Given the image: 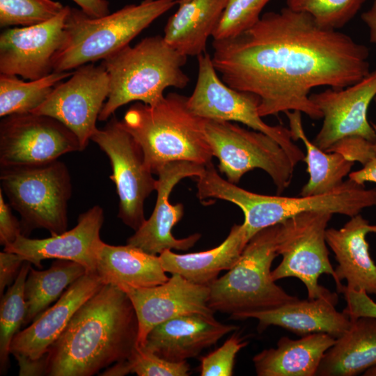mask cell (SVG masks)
I'll return each instance as SVG.
<instances>
[{
	"label": "cell",
	"mask_w": 376,
	"mask_h": 376,
	"mask_svg": "<svg viewBox=\"0 0 376 376\" xmlns=\"http://www.w3.org/2000/svg\"><path fill=\"white\" fill-rule=\"evenodd\" d=\"M212 47L222 81L256 95L261 117L298 111L322 118L310 98L313 88H344L370 72L366 45L287 6L264 13L233 38L213 40Z\"/></svg>",
	"instance_id": "obj_1"
},
{
	"label": "cell",
	"mask_w": 376,
	"mask_h": 376,
	"mask_svg": "<svg viewBox=\"0 0 376 376\" xmlns=\"http://www.w3.org/2000/svg\"><path fill=\"white\" fill-rule=\"evenodd\" d=\"M139 322L119 287L104 284L75 312L46 354L49 376H92L127 359L137 345Z\"/></svg>",
	"instance_id": "obj_2"
},
{
	"label": "cell",
	"mask_w": 376,
	"mask_h": 376,
	"mask_svg": "<svg viewBox=\"0 0 376 376\" xmlns=\"http://www.w3.org/2000/svg\"><path fill=\"white\" fill-rule=\"evenodd\" d=\"M197 196L229 201L238 206L244 217L242 223L249 240L258 231L306 212H325L352 217L363 209L376 206V187L350 179L324 194L288 197L252 192L221 178L212 162L196 178Z\"/></svg>",
	"instance_id": "obj_3"
},
{
	"label": "cell",
	"mask_w": 376,
	"mask_h": 376,
	"mask_svg": "<svg viewBox=\"0 0 376 376\" xmlns=\"http://www.w3.org/2000/svg\"><path fill=\"white\" fill-rule=\"evenodd\" d=\"M187 97L170 93L152 105L137 102L120 120L141 147L153 174L172 162L203 166L212 162L214 156L205 133V119L190 111Z\"/></svg>",
	"instance_id": "obj_4"
},
{
	"label": "cell",
	"mask_w": 376,
	"mask_h": 376,
	"mask_svg": "<svg viewBox=\"0 0 376 376\" xmlns=\"http://www.w3.org/2000/svg\"><path fill=\"white\" fill-rule=\"evenodd\" d=\"M187 59L162 36L146 37L103 59L101 64L108 75L109 91L98 120H107L130 102L155 104L164 97L167 88H185L189 82L182 70Z\"/></svg>",
	"instance_id": "obj_5"
},
{
	"label": "cell",
	"mask_w": 376,
	"mask_h": 376,
	"mask_svg": "<svg viewBox=\"0 0 376 376\" xmlns=\"http://www.w3.org/2000/svg\"><path fill=\"white\" fill-rule=\"evenodd\" d=\"M178 0H143L99 17L70 8L65 37L53 58V71L65 72L104 59L125 46Z\"/></svg>",
	"instance_id": "obj_6"
},
{
	"label": "cell",
	"mask_w": 376,
	"mask_h": 376,
	"mask_svg": "<svg viewBox=\"0 0 376 376\" xmlns=\"http://www.w3.org/2000/svg\"><path fill=\"white\" fill-rule=\"evenodd\" d=\"M280 224L256 233L236 264L210 286L208 306L214 312L239 315L277 308L298 298L276 284L271 267L279 256Z\"/></svg>",
	"instance_id": "obj_7"
},
{
	"label": "cell",
	"mask_w": 376,
	"mask_h": 376,
	"mask_svg": "<svg viewBox=\"0 0 376 376\" xmlns=\"http://www.w3.org/2000/svg\"><path fill=\"white\" fill-rule=\"evenodd\" d=\"M0 168L1 189L21 217L22 235L37 228L52 235L67 230L72 183L63 162Z\"/></svg>",
	"instance_id": "obj_8"
},
{
	"label": "cell",
	"mask_w": 376,
	"mask_h": 376,
	"mask_svg": "<svg viewBox=\"0 0 376 376\" xmlns=\"http://www.w3.org/2000/svg\"><path fill=\"white\" fill-rule=\"evenodd\" d=\"M205 133L218 168L227 180L237 185L254 169L265 171L278 194L291 183L295 166L281 145L269 136L228 121L205 120Z\"/></svg>",
	"instance_id": "obj_9"
},
{
	"label": "cell",
	"mask_w": 376,
	"mask_h": 376,
	"mask_svg": "<svg viewBox=\"0 0 376 376\" xmlns=\"http://www.w3.org/2000/svg\"><path fill=\"white\" fill-rule=\"evenodd\" d=\"M198 57V76L187 105L195 115L205 119L240 122L276 141L295 166L303 162L304 152L294 143L290 131L282 125L272 126L259 114L260 98L255 94L234 89L220 79L212 57L205 52Z\"/></svg>",
	"instance_id": "obj_10"
},
{
	"label": "cell",
	"mask_w": 376,
	"mask_h": 376,
	"mask_svg": "<svg viewBox=\"0 0 376 376\" xmlns=\"http://www.w3.org/2000/svg\"><path fill=\"white\" fill-rule=\"evenodd\" d=\"M331 217L332 214L325 212H306L280 224L277 253L282 260L272 271L274 281L297 278L306 288L311 299L334 294L318 283L322 274L330 275L336 281L326 241Z\"/></svg>",
	"instance_id": "obj_11"
},
{
	"label": "cell",
	"mask_w": 376,
	"mask_h": 376,
	"mask_svg": "<svg viewBox=\"0 0 376 376\" xmlns=\"http://www.w3.org/2000/svg\"><path fill=\"white\" fill-rule=\"evenodd\" d=\"M108 157L118 196V217L134 231L146 220L144 203L156 191L157 179L146 166L143 153L133 136L113 116L91 137Z\"/></svg>",
	"instance_id": "obj_12"
},
{
	"label": "cell",
	"mask_w": 376,
	"mask_h": 376,
	"mask_svg": "<svg viewBox=\"0 0 376 376\" xmlns=\"http://www.w3.org/2000/svg\"><path fill=\"white\" fill-rule=\"evenodd\" d=\"M109 91V77L103 65L87 63L76 68L68 81L58 84L31 113L61 122L76 135L83 150L98 129L96 122Z\"/></svg>",
	"instance_id": "obj_13"
},
{
	"label": "cell",
	"mask_w": 376,
	"mask_h": 376,
	"mask_svg": "<svg viewBox=\"0 0 376 376\" xmlns=\"http://www.w3.org/2000/svg\"><path fill=\"white\" fill-rule=\"evenodd\" d=\"M81 150L76 135L49 116L13 114L1 120L0 166L43 164Z\"/></svg>",
	"instance_id": "obj_14"
},
{
	"label": "cell",
	"mask_w": 376,
	"mask_h": 376,
	"mask_svg": "<svg viewBox=\"0 0 376 376\" xmlns=\"http://www.w3.org/2000/svg\"><path fill=\"white\" fill-rule=\"evenodd\" d=\"M375 96L376 69L348 87L329 88L311 94V100L321 111L323 118L313 142L324 151L349 136L375 142L376 134L368 120V110Z\"/></svg>",
	"instance_id": "obj_15"
},
{
	"label": "cell",
	"mask_w": 376,
	"mask_h": 376,
	"mask_svg": "<svg viewBox=\"0 0 376 376\" xmlns=\"http://www.w3.org/2000/svg\"><path fill=\"white\" fill-rule=\"evenodd\" d=\"M70 10L38 24L9 28L0 35V73L35 80L53 72V58L65 37Z\"/></svg>",
	"instance_id": "obj_16"
},
{
	"label": "cell",
	"mask_w": 376,
	"mask_h": 376,
	"mask_svg": "<svg viewBox=\"0 0 376 376\" xmlns=\"http://www.w3.org/2000/svg\"><path fill=\"white\" fill-rule=\"evenodd\" d=\"M204 169L205 166L188 161L172 162L159 169L157 173V201L152 213L127 240V244L152 255H159L166 250L186 251L194 246L201 238L200 233L182 239L173 235V228L183 217L184 206L182 203L172 204L169 196L181 180L197 178Z\"/></svg>",
	"instance_id": "obj_17"
},
{
	"label": "cell",
	"mask_w": 376,
	"mask_h": 376,
	"mask_svg": "<svg viewBox=\"0 0 376 376\" xmlns=\"http://www.w3.org/2000/svg\"><path fill=\"white\" fill-rule=\"evenodd\" d=\"M104 211L95 205L79 216L71 230L43 239H31L21 234L3 250L18 254L24 261L42 268L45 259L71 260L79 263L86 274H96L100 251L104 244L100 233Z\"/></svg>",
	"instance_id": "obj_18"
},
{
	"label": "cell",
	"mask_w": 376,
	"mask_h": 376,
	"mask_svg": "<svg viewBox=\"0 0 376 376\" xmlns=\"http://www.w3.org/2000/svg\"><path fill=\"white\" fill-rule=\"evenodd\" d=\"M129 297L139 322L137 346H144L148 333L157 325L190 313L214 315L208 306L210 288L194 283L178 274L150 288L119 287Z\"/></svg>",
	"instance_id": "obj_19"
},
{
	"label": "cell",
	"mask_w": 376,
	"mask_h": 376,
	"mask_svg": "<svg viewBox=\"0 0 376 376\" xmlns=\"http://www.w3.org/2000/svg\"><path fill=\"white\" fill-rule=\"evenodd\" d=\"M104 284L96 274H85L71 284L56 302L14 336L10 354L37 359L45 357L77 309Z\"/></svg>",
	"instance_id": "obj_20"
},
{
	"label": "cell",
	"mask_w": 376,
	"mask_h": 376,
	"mask_svg": "<svg viewBox=\"0 0 376 376\" xmlns=\"http://www.w3.org/2000/svg\"><path fill=\"white\" fill-rule=\"evenodd\" d=\"M237 328L219 322L214 315H182L155 327L144 346L166 360L180 362L197 357Z\"/></svg>",
	"instance_id": "obj_21"
},
{
	"label": "cell",
	"mask_w": 376,
	"mask_h": 376,
	"mask_svg": "<svg viewBox=\"0 0 376 376\" xmlns=\"http://www.w3.org/2000/svg\"><path fill=\"white\" fill-rule=\"evenodd\" d=\"M376 233V225H371L359 214L340 228H327L326 241L337 261L335 269L336 285L341 293L344 287L366 291L376 296V264L370 256L366 236Z\"/></svg>",
	"instance_id": "obj_22"
},
{
	"label": "cell",
	"mask_w": 376,
	"mask_h": 376,
	"mask_svg": "<svg viewBox=\"0 0 376 376\" xmlns=\"http://www.w3.org/2000/svg\"><path fill=\"white\" fill-rule=\"evenodd\" d=\"M338 295L315 299H299L269 310L237 316L234 320L255 318L258 331L262 332L271 325L281 327L298 336L325 333L336 339L350 327L352 320L343 311L336 309Z\"/></svg>",
	"instance_id": "obj_23"
},
{
	"label": "cell",
	"mask_w": 376,
	"mask_h": 376,
	"mask_svg": "<svg viewBox=\"0 0 376 376\" xmlns=\"http://www.w3.org/2000/svg\"><path fill=\"white\" fill-rule=\"evenodd\" d=\"M336 338L314 333L292 339L283 336L276 347L265 349L253 357L258 376H315L326 352Z\"/></svg>",
	"instance_id": "obj_24"
},
{
	"label": "cell",
	"mask_w": 376,
	"mask_h": 376,
	"mask_svg": "<svg viewBox=\"0 0 376 376\" xmlns=\"http://www.w3.org/2000/svg\"><path fill=\"white\" fill-rule=\"evenodd\" d=\"M249 240L243 224H234L224 242L213 249L185 254L166 250L159 256L166 272L178 274L194 283L209 287L221 271L229 270L236 264Z\"/></svg>",
	"instance_id": "obj_25"
},
{
	"label": "cell",
	"mask_w": 376,
	"mask_h": 376,
	"mask_svg": "<svg viewBox=\"0 0 376 376\" xmlns=\"http://www.w3.org/2000/svg\"><path fill=\"white\" fill-rule=\"evenodd\" d=\"M228 0H178V8L164 27V38L186 56L205 52L207 39L218 24Z\"/></svg>",
	"instance_id": "obj_26"
},
{
	"label": "cell",
	"mask_w": 376,
	"mask_h": 376,
	"mask_svg": "<svg viewBox=\"0 0 376 376\" xmlns=\"http://www.w3.org/2000/svg\"><path fill=\"white\" fill-rule=\"evenodd\" d=\"M96 274L104 284L134 288L153 287L169 279L159 256L131 244L104 243L96 265Z\"/></svg>",
	"instance_id": "obj_27"
},
{
	"label": "cell",
	"mask_w": 376,
	"mask_h": 376,
	"mask_svg": "<svg viewBox=\"0 0 376 376\" xmlns=\"http://www.w3.org/2000/svg\"><path fill=\"white\" fill-rule=\"evenodd\" d=\"M349 329L326 352L318 376H356L376 366V318L351 320Z\"/></svg>",
	"instance_id": "obj_28"
},
{
	"label": "cell",
	"mask_w": 376,
	"mask_h": 376,
	"mask_svg": "<svg viewBox=\"0 0 376 376\" xmlns=\"http://www.w3.org/2000/svg\"><path fill=\"white\" fill-rule=\"evenodd\" d=\"M293 141L300 139L306 150L304 162L307 164L309 179L301 191V196L329 193L343 185L354 164L337 152H327L311 141L304 132L301 113L290 111L285 113Z\"/></svg>",
	"instance_id": "obj_29"
},
{
	"label": "cell",
	"mask_w": 376,
	"mask_h": 376,
	"mask_svg": "<svg viewBox=\"0 0 376 376\" xmlns=\"http://www.w3.org/2000/svg\"><path fill=\"white\" fill-rule=\"evenodd\" d=\"M85 274L84 266L66 260L58 259L45 270H36L31 266L24 284L26 315L23 326L49 308L65 290Z\"/></svg>",
	"instance_id": "obj_30"
},
{
	"label": "cell",
	"mask_w": 376,
	"mask_h": 376,
	"mask_svg": "<svg viewBox=\"0 0 376 376\" xmlns=\"http://www.w3.org/2000/svg\"><path fill=\"white\" fill-rule=\"evenodd\" d=\"M73 72H54L24 81L17 75L0 74V116L31 113L41 105L53 88Z\"/></svg>",
	"instance_id": "obj_31"
},
{
	"label": "cell",
	"mask_w": 376,
	"mask_h": 376,
	"mask_svg": "<svg viewBox=\"0 0 376 376\" xmlns=\"http://www.w3.org/2000/svg\"><path fill=\"white\" fill-rule=\"evenodd\" d=\"M24 261L17 277L1 296L0 305V369L3 374L8 367L10 345L15 334L24 325L26 315L24 284L31 267Z\"/></svg>",
	"instance_id": "obj_32"
},
{
	"label": "cell",
	"mask_w": 376,
	"mask_h": 376,
	"mask_svg": "<svg viewBox=\"0 0 376 376\" xmlns=\"http://www.w3.org/2000/svg\"><path fill=\"white\" fill-rule=\"evenodd\" d=\"M366 0H287L290 9L307 13L321 26L338 30L345 26Z\"/></svg>",
	"instance_id": "obj_33"
},
{
	"label": "cell",
	"mask_w": 376,
	"mask_h": 376,
	"mask_svg": "<svg viewBox=\"0 0 376 376\" xmlns=\"http://www.w3.org/2000/svg\"><path fill=\"white\" fill-rule=\"evenodd\" d=\"M65 6L53 0H0V26H29L47 22Z\"/></svg>",
	"instance_id": "obj_34"
},
{
	"label": "cell",
	"mask_w": 376,
	"mask_h": 376,
	"mask_svg": "<svg viewBox=\"0 0 376 376\" xmlns=\"http://www.w3.org/2000/svg\"><path fill=\"white\" fill-rule=\"evenodd\" d=\"M270 0H228L212 37L214 40L233 38L251 27Z\"/></svg>",
	"instance_id": "obj_35"
},
{
	"label": "cell",
	"mask_w": 376,
	"mask_h": 376,
	"mask_svg": "<svg viewBox=\"0 0 376 376\" xmlns=\"http://www.w3.org/2000/svg\"><path fill=\"white\" fill-rule=\"evenodd\" d=\"M127 360L131 373L138 376H187L190 374V366L187 361H170L145 346L136 345Z\"/></svg>",
	"instance_id": "obj_36"
},
{
	"label": "cell",
	"mask_w": 376,
	"mask_h": 376,
	"mask_svg": "<svg viewBox=\"0 0 376 376\" xmlns=\"http://www.w3.org/2000/svg\"><path fill=\"white\" fill-rule=\"evenodd\" d=\"M248 342L234 334L221 346L200 359L201 376H231L235 357Z\"/></svg>",
	"instance_id": "obj_37"
},
{
	"label": "cell",
	"mask_w": 376,
	"mask_h": 376,
	"mask_svg": "<svg viewBox=\"0 0 376 376\" xmlns=\"http://www.w3.org/2000/svg\"><path fill=\"white\" fill-rule=\"evenodd\" d=\"M373 143L362 137L349 136L338 141L327 152H339L348 160L363 165L375 156Z\"/></svg>",
	"instance_id": "obj_38"
},
{
	"label": "cell",
	"mask_w": 376,
	"mask_h": 376,
	"mask_svg": "<svg viewBox=\"0 0 376 376\" xmlns=\"http://www.w3.org/2000/svg\"><path fill=\"white\" fill-rule=\"evenodd\" d=\"M341 293L346 301V307L343 312L350 320L363 316L376 318V302L366 291L349 289L344 285Z\"/></svg>",
	"instance_id": "obj_39"
},
{
	"label": "cell",
	"mask_w": 376,
	"mask_h": 376,
	"mask_svg": "<svg viewBox=\"0 0 376 376\" xmlns=\"http://www.w3.org/2000/svg\"><path fill=\"white\" fill-rule=\"evenodd\" d=\"M11 208L0 189V244L3 246L13 243L22 234L21 223L13 214Z\"/></svg>",
	"instance_id": "obj_40"
},
{
	"label": "cell",
	"mask_w": 376,
	"mask_h": 376,
	"mask_svg": "<svg viewBox=\"0 0 376 376\" xmlns=\"http://www.w3.org/2000/svg\"><path fill=\"white\" fill-rule=\"evenodd\" d=\"M24 260L17 253L3 251L0 253V295L6 287L15 281Z\"/></svg>",
	"instance_id": "obj_41"
},
{
	"label": "cell",
	"mask_w": 376,
	"mask_h": 376,
	"mask_svg": "<svg viewBox=\"0 0 376 376\" xmlns=\"http://www.w3.org/2000/svg\"><path fill=\"white\" fill-rule=\"evenodd\" d=\"M19 365V375L39 376L46 375L47 360L46 355L37 359H30L23 356L15 357Z\"/></svg>",
	"instance_id": "obj_42"
},
{
	"label": "cell",
	"mask_w": 376,
	"mask_h": 376,
	"mask_svg": "<svg viewBox=\"0 0 376 376\" xmlns=\"http://www.w3.org/2000/svg\"><path fill=\"white\" fill-rule=\"evenodd\" d=\"M81 10L93 17H99L109 13V3L107 0H72Z\"/></svg>",
	"instance_id": "obj_43"
},
{
	"label": "cell",
	"mask_w": 376,
	"mask_h": 376,
	"mask_svg": "<svg viewBox=\"0 0 376 376\" xmlns=\"http://www.w3.org/2000/svg\"><path fill=\"white\" fill-rule=\"evenodd\" d=\"M349 179L364 185L366 182L376 183V156L369 159L363 167L357 171L350 172Z\"/></svg>",
	"instance_id": "obj_44"
},
{
	"label": "cell",
	"mask_w": 376,
	"mask_h": 376,
	"mask_svg": "<svg viewBox=\"0 0 376 376\" xmlns=\"http://www.w3.org/2000/svg\"><path fill=\"white\" fill-rule=\"evenodd\" d=\"M131 373V368L127 359L116 362L112 366L105 368L100 374L103 376H123Z\"/></svg>",
	"instance_id": "obj_45"
},
{
	"label": "cell",
	"mask_w": 376,
	"mask_h": 376,
	"mask_svg": "<svg viewBox=\"0 0 376 376\" xmlns=\"http://www.w3.org/2000/svg\"><path fill=\"white\" fill-rule=\"evenodd\" d=\"M364 376H376V366L373 367L365 371L363 374Z\"/></svg>",
	"instance_id": "obj_46"
},
{
	"label": "cell",
	"mask_w": 376,
	"mask_h": 376,
	"mask_svg": "<svg viewBox=\"0 0 376 376\" xmlns=\"http://www.w3.org/2000/svg\"><path fill=\"white\" fill-rule=\"evenodd\" d=\"M374 100H375V102H376V96L374 98ZM371 123L372 127H373V129L375 130V134H376V123ZM373 152H374L375 155L376 156V141L373 143Z\"/></svg>",
	"instance_id": "obj_47"
}]
</instances>
